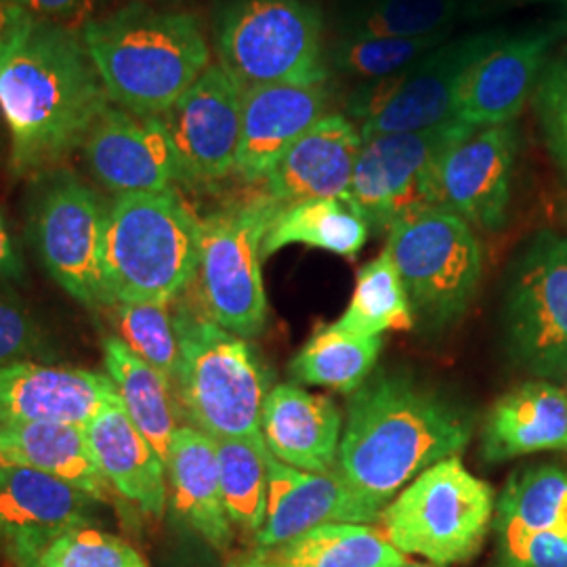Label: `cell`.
<instances>
[{
    "label": "cell",
    "mask_w": 567,
    "mask_h": 567,
    "mask_svg": "<svg viewBox=\"0 0 567 567\" xmlns=\"http://www.w3.org/2000/svg\"><path fill=\"white\" fill-rule=\"evenodd\" d=\"M112 103L81 32L30 21L0 55V121L9 133V168L47 175L82 150Z\"/></svg>",
    "instance_id": "cell-1"
},
{
    "label": "cell",
    "mask_w": 567,
    "mask_h": 567,
    "mask_svg": "<svg viewBox=\"0 0 567 567\" xmlns=\"http://www.w3.org/2000/svg\"><path fill=\"white\" fill-rule=\"evenodd\" d=\"M473 414L405 372L379 370L347 400L337 471L370 503L389 501L423 471L458 456Z\"/></svg>",
    "instance_id": "cell-2"
},
{
    "label": "cell",
    "mask_w": 567,
    "mask_h": 567,
    "mask_svg": "<svg viewBox=\"0 0 567 567\" xmlns=\"http://www.w3.org/2000/svg\"><path fill=\"white\" fill-rule=\"evenodd\" d=\"M81 34L110 103L137 116H163L210 68L203 21L189 11L131 0Z\"/></svg>",
    "instance_id": "cell-3"
},
{
    "label": "cell",
    "mask_w": 567,
    "mask_h": 567,
    "mask_svg": "<svg viewBox=\"0 0 567 567\" xmlns=\"http://www.w3.org/2000/svg\"><path fill=\"white\" fill-rule=\"evenodd\" d=\"M200 219L175 189L124 194L107 204L103 284L116 303H173L196 282Z\"/></svg>",
    "instance_id": "cell-4"
},
{
    "label": "cell",
    "mask_w": 567,
    "mask_h": 567,
    "mask_svg": "<svg viewBox=\"0 0 567 567\" xmlns=\"http://www.w3.org/2000/svg\"><path fill=\"white\" fill-rule=\"evenodd\" d=\"M173 316L179 337V370L173 386L192 426L213 440L264 437L267 379L250 344L213 322L206 311L182 305Z\"/></svg>",
    "instance_id": "cell-5"
},
{
    "label": "cell",
    "mask_w": 567,
    "mask_h": 567,
    "mask_svg": "<svg viewBox=\"0 0 567 567\" xmlns=\"http://www.w3.org/2000/svg\"><path fill=\"white\" fill-rule=\"evenodd\" d=\"M326 20L311 0H219L213 42L244 89L330 81Z\"/></svg>",
    "instance_id": "cell-6"
},
{
    "label": "cell",
    "mask_w": 567,
    "mask_h": 567,
    "mask_svg": "<svg viewBox=\"0 0 567 567\" xmlns=\"http://www.w3.org/2000/svg\"><path fill=\"white\" fill-rule=\"evenodd\" d=\"M494 513L492 486L452 456L412 480L386 505L381 522L400 553L450 567L466 564L482 550Z\"/></svg>",
    "instance_id": "cell-7"
},
{
    "label": "cell",
    "mask_w": 567,
    "mask_h": 567,
    "mask_svg": "<svg viewBox=\"0 0 567 567\" xmlns=\"http://www.w3.org/2000/svg\"><path fill=\"white\" fill-rule=\"evenodd\" d=\"M386 231L385 250L404 282L414 324L437 332L458 322L484 269L473 227L446 208L423 206Z\"/></svg>",
    "instance_id": "cell-8"
},
{
    "label": "cell",
    "mask_w": 567,
    "mask_h": 567,
    "mask_svg": "<svg viewBox=\"0 0 567 567\" xmlns=\"http://www.w3.org/2000/svg\"><path fill=\"white\" fill-rule=\"evenodd\" d=\"M505 34L482 30L447 39L402 72L383 81L362 82L347 97L344 114L358 122L362 142L454 121L466 76Z\"/></svg>",
    "instance_id": "cell-9"
},
{
    "label": "cell",
    "mask_w": 567,
    "mask_h": 567,
    "mask_svg": "<svg viewBox=\"0 0 567 567\" xmlns=\"http://www.w3.org/2000/svg\"><path fill=\"white\" fill-rule=\"evenodd\" d=\"M280 208L264 194L200 219L196 280L204 311L243 339L261 334L267 322L261 248Z\"/></svg>",
    "instance_id": "cell-10"
},
{
    "label": "cell",
    "mask_w": 567,
    "mask_h": 567,
    "mask_svg": "<svg viewBox=\"0 0 567 567\" xmlns=\"http://www.w3.org/2000/svg\"><path fill=\"white\" fill-rule=\"evenodd\" d=\"M508 355L543 381L567 377V238L540 231L508 267L503 297Z\"/></svg>",
    "instance_id": "cell-11"
},
{
    "label": "cell",
    "mask_w": 567,
    "mask_h": 567,
    "mask_svg": "<svg viewBox=\"0 0 567 567\" xmlns=\"http://www.w3.org/2000/svg\"><path fill=\"white\" fill-rule=\"evenodd\" d=\"M105 210L95 189L65 171L44 175L34 198L32 243L49 276L84 307H110L103 284Z\"/></svg>",
    "instance_id": "cell-12"
},
{
    "label": "cell",
    "mask_w": 567,
    "mask_h": 567,
    "mask_svg": "<svg viewBox=\"0 0 567 567\" xmlns=\"http://www.w3.org/2000/svg\"><path fill=\"white\" fill-rule=\"evenodd\" d=\"M477 128L447 121L423 131L389 133L362 142L349 200L370 227L389 229L410 210L426 206V182L435 163L454 143Z\"/></svg>",
    "instance_id": "cell-13"
},
{
    "label": "cell",
    "mask_w": 567,
    "mask_h": 567,
    "mask_svg": "<svg viewBox=\"0 0 567 567\" xmlns=\"http://www.w3.org/2000/svg\"><path fill=\"white\" fill-rule=\"evenodd\" d=\"M517 154V122L477 128L433 166L426 206L446 208L482 231H501L507 225Z\"/></svg>",
    "instance_id": "cell-14"
},
{
    "label": "cell",
    "mask_w": 567,
    "mask_h": 567,
    "mask_svg": "<svg viewBox=\"0 0 567 567\" xmlns=\"http://www.w3.org/2000/svg\"><path fill=\"white\" fill-rule=\"evenodd\" d=\"M244 86L224 65L210 63L163 114L182 182H219L236 173L243 140Z\"/></svg>",
    "instance_id": "cell-15"
},
{
    "label": "cell",
    "mask_w": 567,
    "mask_h": 567,
    "mask_svg": "<svg viewBox=\"0 0 567 567\" xmlns=\"http://www.w3.org/2000/svg\"><path fill=\"white\" fill-rule=\"evenodd\" d=\"M95 505L58 477L0 463V553L16 567L37 566L65 532L93 524Z\"/></svg>",
    "instance_id": "cell-16"
},
{
    "label": "cell",
    "mask_w": 567,
    "mask_h": 567,
    "mask_svg": "<svg viewBox=\"0 0 567 567\" xmlns=\"http://www.w3.org/2000/svg\"><path fill=\"white\" fill-rule=\"evenodd\" d=\"M566 34V21L507 32L466 76L454 118L473 128L517 122L553 58L555 44Z\"/></svg>",
    "instance_id": "cell-17"
},
{
    "label": "cell",
    "mask_w": 567,
    "mask_h": 567,
    "mask_svg": "<svg viewBox=\"0 0 567 567\" xmlns=\"http://www.w3.org/2000/svg\"><path fill=\"white\" fill-rule=\"evenodd\" d=\"M93 179L116 196L166 192L182 182L163 116H137L110 105L82 145Z\"/></svg>",
    "instance_id": "cell-18"
},
{
    "label": "cell",
    "mask_w": 567,
    "mask_h": 567,
    "mask_svg": "<svg viewBox=\"0 0 567 567\" xmlns=\"http://www.w3.org/2000/svg\"><path fill=\"white\" fill-rule=\"evenodd\" d=\"M383 511L349 486L337 468L307 473L267 452V515L255 547H274L328 524L370 526L381 522Z\"/></svg>",
    "instance_id": "cell-19"
},
{
    "label": "cell",
    "mask_w": 567,
    "mask_h": 567,
    "mask_svg": "<svg viewBox=\"0 0 567 567\" xmlns=\"http://www.w3.org/2000/svg\"><path fill=\"white\" fill-rule=\"evenodd\" d=\"M118 393L107 374L72 365L16 362L0 368V426H86Z\"/></svg>",
    "instance_id": "cell-20"
},
{
    "label": "cell",
    "mask_w": 567,
    "mask_h": 567,
    "mask_svg": "<svg viewBox=\"0 0 567 567\" xmlns=\"http://www.w3.org/2000/svg\"><path fill=\"white\" fill-rule=\"evenodd\" d=\"M330 102V81L244 89L243 140L236 175L244 182H265L284 154L324 118Z\"/></svg>",
    "instance_id": "cell-21"
},
{
    "label": "cell",
    "mask_w": 567,
    "mask_h": 567,
    "mask_svg": "<svg viewBox=\"0 0 567 567\" xmlns=\"http://www.w3.org/2000/svg\"><path fill=\"white\" fill-rule=\"evenodd\" d=\"M362 135L347 114H326L295 143L265 179V196L278 206L341 198L349 200Z\"/></svg>",
    "instance_id": "cell-22"
},
{
    "label": "cell",
    "mask_w": 567,
    "mask_h": 567,
    "mask_svg": "<svg viewBox=\"0 0 567 567\" xmlns=\"http://www.w3.org/2000/svg\"><path fill=\"white\" fill-rule=\"evenodd\" d=\"M261 435L267 450L307 473H330L339 463L343 416L337 404L297 385H276L265 395Z\"/></svg>",
    "instance_id": "cell-23"
},
{
    "label": "cell",
    "mask_w": 567,
    "mask_h": 567,
    "mask_svg": "<svg viewBox=\"0 0 567 567\" xmlns=\"http://www.w3.org/2000/svg\"><path fill=\"white\" fill-rule=\"evenodd\" d=\"M534 452H567L566 391L543 379L498 398L482 429L486 463H505Z\"/></svg>",
    "instance_id": "cell-24"
},
{
    "label": "cell",
    "mask_w": 567,
    "mask_h": 567,
    "mask_svg": "<svg viewBox=\"0 0 567 567\" xmlns=\"http://www.w3.org/2000/svg\"><path fill=\"white\" fill-rule=\"evenodd\" d=\"M93 461L103 480L124 501L145 515L163 517L166 508V466L156 450L133 425L121 402L103 408L84 426Z\"/></svg>",
    "instance_id": "cell-25"
},
{
    "label": "cell",
    "mask_w": 567,
    "mask_h": 567,
    "mask_svg": "<svg viewBox=\"0 0 567 567\" xmlns=\"http://www.w3.org/2000/svg\"><path fill=\"white\" fill-rule=\"evenodd\" d=\"M173 508L210 547L227 550L234 540L219 475L217 444L196 426H179L166 458Z\"/></svg>",
    "instance_id": "cell-26"
},
{
    "label": "cell",
    "mask_w": 567,
    "mask_h": 567,
    "mask_svg": "<svg viewBox=\"0 0 567 567\" xmlns=\"http://www.w3.org/2000/svg\"><path fill=\"white\" fill-rule=\"evenodd\" d=\"M410 564L385 529L328 524L274 547H255L227 567H402Z\"/></svg>",
    "instance_id": "cell-27"
},
{
    "label": "cell",
    "mask_w": 567,
    "mask_h": 567,
    "mask_svg": "<svg viewBox=\"0 0 567 567\" xmlns=\"http://www.w3.org/2000/svg\"><path fill=\"white\" fill-rule=\"evenodd\" d=\"M0 463L28 466L79 487L97 503L112 487L93 461L84 426L60 423L0 426Z\"/></svg>",
    "instance_id": "cell-28"
},
{
    "label": "cell",
    "mask_w": 567,
    "mask_h": 567,
    "mask_svg": "<svg viewBox=\"0 0 567 567\" xmlns=\"http://www.w3.org/2000/svg\"><path fill=\"white\" fill-rule=\"evenodd\" d=\"M103 362L124 412L166 466L173 437L179 429L173 385L118 337L103 339Z\"/></svg>",
    "instance_id": "cell-29"
},
{
    "label": "cell",
    "mask_w": 567,
    "mask_h": 567,
    "mask_svg": "<svg viewBox=\"0 0 567 567\" xmlns=\"http://www.w3.org/2000/svg\"><path fill=\"white\" fill-rule=\"evenodd\" d=\"M471 20L454 0H334L337 39H419L447 32Z\"/></svg>",
    "instance_id": "cell-30"
},
{
    "label": "cell",
    "mask_w": 567,
    "mask_h": 567,
    "mask_svg": "<svg viewBox=\"0 0 567 567\" xmlns=\"http://www.w3.org/2000/svg\"><path fill=\"white\" fill-rule=\"evenodd\" d=\"M370 234L360 210L341 198H318L280 208L265 236L264 259L290 244H305L339 257H355Z\"/></svg>",
    "instance_id": "cell-31"
},
{
    "label": "cell",
    "mask_w": 567,
    "mask_h": 567,
    "mask_svg": "<svg viewBox=\"0 0 567 567\" xmlns=\"http://www.w3.org/2000/svg\"><path fill=\"white\" fill-rule=\"evenodd\" d=\"M498 536L567 532V468L536 465L515 471L496 501Z\"/></svg>",
    "instance_id": "cell-32"
},
{
    "label": "cell",
    "mask_w": 567,
    "mask_h": 567,
    "mask_svg": "<svg viewBox=\"0 0 567 567\" xmlns=\"http://www.w3.org/2000/svg\"><path fill=\"white\" fill-rule=\"evenodd\" d=\"M381 349V337H358L330 324L307 341L288 370L295 381L305 385L353 393L372 374Z\"/></svg>",
    "instance_id": "cell-33"
},
{
    "label": "cell",
    "mask_w": 567,
    "mask_h": 567,
    "mask_svg": "<svg viewBox=\"0 0 567 567\" xmlns=\"http://www.w3.org/2000/svg\"><path fill=\"white\" fill-rule=\"evenodd\" d=\"M334 326L358 337H381L386 330L414 326L404 282L386 250L358 271L353 297Z\"/></svg>",
    "instance_id": "cell-34"
},
{
    "label": "cell",
    "mask_w": 567,
    "mask_h": 567,
    "mask_svg": "<svg viewBox=\"0 0 567 567\" xmlns=\"http://www.w3.org/2000/svg\"><path fill=\"white\" fill-rule=\"evenodd\" d=\"M224 505L231 526L259 534L267 515V446L264 437L215 440Z\"/></svg>",
    "instance_id": "cell-35"
},
{
    "label": "cell",
    "mask_w": 567,
    "mask_h": 567,
    "mask_svg": "<svg viewBox=\"0 0 567 567\" xmlns=\"http://www.w3.org/2000/svg\"><path fill=\"white\" fill-rule=\"evenodd\" d=\"M447 39H452L447 32L419 39H334L326 51V65L349 79L383 81L421 60Z\"/></svg>",
    "instance_id": "cell-36"
},
{
    "label": "cell",
    "mask_w": 567,
    "mask_h": 567,
    "mask_svg": "<svg viewBox=\"0 0 567 567\" xmlns=\"http://www.w3.org/2000/svg\"><path fill=\"white\" fill-rule=\"evenodd\" d=\"M168 305L154 301L116 303L112 309L118 328L116 337L128 344L145 364L152 365L171 385H175L179 370V337Z\"/></svg>",
    "instance_id": "cell-37"
},
{
    "label": "cell",
    "mask_w": 567,
    "mask_h": 567,
    "mask_svg": "<svg viewBox=\"0 0 567 567\" xmlns=\"http://www.w3.org/2000/svg\"><path fill=\"white\" fill-rule=\"evenodd\" d=\"M37 567H152L118 536L95 527L65 532L42 550Z\"/></svg>",
    "instance_id": "cell-38"
},
{
    "label": "cell",
    "mask_w": 567,
    "mask_h": 567,
    "mask_svg": "<svg viewBox=\"0 0 567 567\" xmlns=\"http://www.w3.org/2000/svg\"><path fill=\"white\" fill-rule=\"evenodd\" d=\"M532 105L553 161L567 171V49L548 60Z\"/></svg>",
    "instance_id": "cell-39"
},
{
    "label": "cell",
    "mask_w": 567,
    "mask_h": 567,
    "mask_svg": "<svg viewBox=\"0 0 567 567\" xmlns=\"http://www.w3.org/2000/svg\"><path fill=\"white\" fill-rule=\"evenodd\" d=\"M47 349L49 341L41 322L11 288L0 284V368L32 362Z\"/></svg>",
    "instance_id": "cell-40"
},
{
    "label": "cell",
    "mask_w": 567,
    "mask_h": 567,
    "mask_svg": "<svg viewBox=\"0 0 567 567\" xmlns=\"http://www.w3.org/2000/svg\"><path fill=\"white\" fill-rule=\"evenodd\" d=\"M501 567H567V532L498 536Z\"/></svg>",
    "instance_id": "cell-41"
},
{
    "label": "cell",
    "mask_w": 567,
    "mask_h": 567,
    "mask_svg": "<svg viewBox=\"0 0 567 567\" xmlns=\"http://www.w3.org/2000/svg\"><path fill=\"white\" fill-rule=\"evenodd\" d=\"M21 2L32 13V18L65 25V21L74 20L81 13L89 0H21Z\"/></svg>",
    "instance_id": "cell-42"
},
{
    "label": "cell",
    "mask_w": 567,
    "mask_h": 567,
    "mask_svg": "<svg viewBox=\"0 0 567 567\" xmlns=\"http://www.w3.org/2000/svg\"><path fill=\"white\" fill-rule=\"evenodd\" d=\"M32 20V13L23 7L21 0H0V55Z\"/></svg>",
    "instance_id": "cell-43"
},
{
    "label": "cell",
    "mask_w": 567,
    "mask_h": 567,
    "mask_svg": "<svg viewBox=\"0 0 567 567\" xmlns=\"http://www.w3.org/2000/svg\"><path fill=\"white\" fill-rule=\"evenodd\" d=\"M25 264L4 215L0 213V280H21Z\"/></svg>",
    "instance_id": "cell-44"
},
{
    "label": "cell",
    "mask_w": 567,
    "mask_h": 567,
    "mask_svg": "<svg viewBox=\"0 0 567 567\" xmlns=\"http://www.w3.org/2000/svg\"><path fill=\"white\" fill-rule=\"evenodd\" d=\"M454 2L465 9L471 20H475V18H484L489 11H494L501 0H454Z\"/></svg>",
    "instance_id": "cell-45"
},
{
    "label": "cell",
    "mask_w": 567,
    "mask_h": 567,
    "mask_svg": "<svg viewBox=\"0 0 567 567\" xmlns=\"http://www.w3.org/2000/svg\"><path fill=\"white\" fill-rule=\"evenodd\" d=\"M402 567H435L431 566V564H405V566Z\"/></svg>",
    "instance_id": "cell-46"
},
{
    "label": "cell",
    "mask_w": 567,
    "mask_h": 567,
    "mask_svg": "<svg viewBox=\"0 0 567 567\" xmlns=\"http://www.w3.org/2000/svg\"><path fill=\"white\" fill-rule=\"evenodd\" d=\"M524 2H548V0H524Z\"/></svg>",
    "instance_id": "cell-47"
},
{
    "label": "cell",
    "mask_w": 567,
    "mask_h": 567,
    "mask_svg": "<svg viewBox=\"0 0 567 567\" xmlns=\"http://www.w3.org/2000/svg\"><path fill=\"white\" fill-rule=\"evenodd\" d=\"M564 391H566V395H567V377H566V386H564Z\"/></svg>",
    "instance_id": "cell-48"
},
{
    "label": "cell",
    "mask_w": 567,
    "mask_h": 567,
    "mask_svg": "<svg viewBox=\"0 0 567 567\" xmlns=\"http://www.w3.org/2000/svg\"><path fill=\"white\" fill-rule=\"evenodd\" d=\"M168 2H182V0H168Z\"/></svg>",
    "instance_id": "cell-49"
},
{
    "label": "cell",
    "mask_w": 567,
    "mask_h": 567,
    "mask_svg": "<svg viewBox=\"0 0 567 567\" xmlns=\"http://www.w3.org/2000/svg\"><path fill=\"white\" fill-rule=\"evenodd\" d=\"M32 567H37V566H32Z\"/></svg>",
    "instance_id": "cell-50"
}]
</instances>
